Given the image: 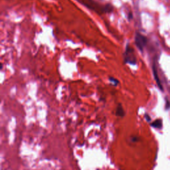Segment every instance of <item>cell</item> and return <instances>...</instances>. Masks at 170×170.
I'll return each mask as SVG.
<instances>
[{
	"instance_id": "obj_7",
	"label": "cell",
	"mask_w": 170,
	"mask_h": 170,
	"mask_svg": "<svg viewBox=\"0 0 170 170\" xmlns=\"http://www.w3.org/2000/svg\"><path fill=\"white\" fill-rule=\"evenodd\" d=\"M109 80H110V81L111 82V83H112V84H113L114 85L116 86L117 85H118V83H119L118 81L117 80V79L113 78V77H110V78H109Z\"/></svg>"
},
{
	"instance_id": "obj_2",
	"label": "cell",
	"mask_w": 170,
	"mask_h": 170,
	"mask_svg": "<svg viewBox=\"0 0 170 170\" xmlns=\"http://www.w3.org/2000/svg\"><path fill=\"white\" fill-rule=\"evenodd\" d=\"M147 41V40L146 37L143 36L142 34L139 33H136L135 37V43L137 47H138L141 51H143V48L146 45Z\"/></svg>"
},
{
	"instance_id": "obj_3",
	"label": "cell",
	"mask_w": 170,
	"mask_h": 170,
	"mask_svg": "<svg viewBox=\"0 0 170 170\" xmlns=\"http://www.w3.org/2000/svg\"><path fill=\"white\" fill-rule=\"evenodd\" d=\"M152 70H153L154 76V78H155V80L156 81L157 85H158V87L160 88V89L163 91V86L162 85V83H161L160 78H159L158 73V70H157V68H156V66L155 63L153 64V67H152Z\"/></svg>"
},
{
	"instance_id": "obj_5",
	"label": "cell",
	"mask_w": 170,
	"mask_h": 170,
	"mask_svg": "<svg viewBox=\"0 0 170 170\" xmlns=\"http://www.w3.org/2000/svg\"><path fill=\"white\" fill-rule=\"evenodd\" d=\"M151 125L156 128H161L162 126V121L160 119H158V120L154 121V122H152Z\"/></svg>"
},
{
	"instance_id": "obj_1",
	"label": "cell",
	"mask_w": 170,
	"mask_h": 170,
	"mask_svg": "<svg viewBox=\"0 0 170 170\" xmlns=\"http://www.w3.org/2000/svg\"><path fill=\"white\" fill-rule=\"evenodd\" d=\"M124 61L130 65H136V57L134 55V49L129 45L126 46V52L124 53Z\"/></svg>"
},
{
	"instance_id": "obj_8",
	"label": "cell",
	"mask_w": 170,
	"mask_h": 170,
	"mask_svg": "<svg viewBox=\"0 0 170 170\" xmlns=\"http://www.w3.org/2000/svg\"><path fill=\"white\" fill-rule=\"evenodd\" d=\"M170 107V103L168 100H166V104H165V108H166V109H169Z\"/></svg>"
},
{
	"instance_id": "obj_6",
	"label": "cell",
	"mask_w": 170,
	"mask_h": 170,
	"mask_svg": "<svg viewBox=\"0 0 170 170\" xmlns=\"http://www.w3.org/2000/svg\"><path fill=\"white\" fill-rule=\"evenodd\" d=\"M104 11L107 13L112 12V11H113V7H112V6L110 5V4H107V5L105 6Z\"/></svg>"
},
{
	"instance_id": "obj_4",
	"label": "cell",
	"mask_w": 170,
	"mask_h": 170,
	"mask_svg": "<svg viewBox=\"0 0 170 170\" xmlns=\"http://www.w3.org/2000/svg\"><path fill=\"white\" fill-rule=\"evenodd\" d=\"M116 114L117 116H119V117H124L125 115L124 110L123 107L121 104H119L118 105V107H117Z\"/></svg>"
},
{
	"instance_id": "obj_9",
	"label": "cell",
	"mask_w": 170,
	"mask_h": 170,
	"mask_svg": "<svg viewBox=\"0 0 170 170\" xmlns=\"http://www.w3.org/2000/svg\"><path fill=\"white\" fill-rule=\"evenodd\" d=\"M145 118H146V120H147V122H150V121L151 120V118H150V116L148 115H147V114H145Z\"/></svg>"
},
{
	"instance_id": "obj_10",
	"label": "cell",
	"mask_w": 170,
	"mask_h": 170,
	"mask_svg": "<svg viewBox=\"0 0 170 170\" xmlns=\"http://www.w3.org/2000/svg\"><path fill=\"white\" fill-rule=\"evenodd\" d=\"M128 17H129V19H130L132 18V15L131 13H130V14H129V16H128Z\"/></svg>"
}]
</instances>
